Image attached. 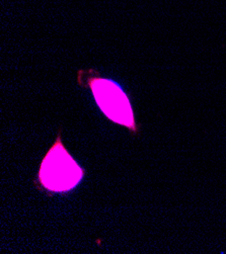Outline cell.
<instances>
[{"instance_id": "2", "label": "cell", "mask_w": 226, "mask_h": 254, "mask_svg": "<svg viewBox=\"0 0 226 254\" xmlns=\"http://www.w3.org/2000/svg\"><path fill=\"white\" fill-rule=\"evenodd\" d=\"M85 175V170L75 161L65 148L61 132L44 156L37 180L39 190H45L50 196L54 193H66L76 188Z\"/></svg>"}, {"instance_id": "1", "label": "cell", "mask_w": 226, "mask_h": 254, "mask_svg": "<svg viewBox=\"0 0 226 254\" xmlns=\"http://www.w3.org/2000/svg\"><path fill=\"white\" fill-rule=\"evenodd\" d=\"M77 82L90 89L98 109L112 123L125 127L134 135L139 133L130 98L118 82L103 77L94 69L79 70Z\"/></svg>"}]
</instances>
